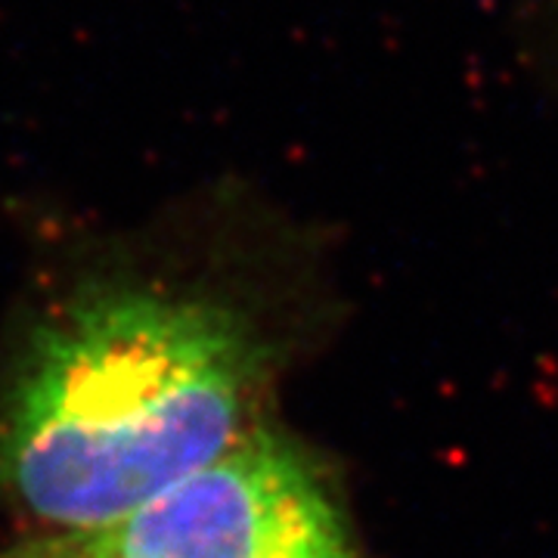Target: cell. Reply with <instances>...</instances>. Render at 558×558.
I'll return each mask as SVG.
<instances>
[{
  "label": "cell",
  "instance_id": "cell-2",
  "mask_svg": "<svg viewBox=\"0 0 558 558\" xmlns=\"http://www.w3.org/2000/svg\"><path fill=\"white\" fill-rule=\"evenodd\" d=\"M25 543L40 558H357L326 475L264 422L119 519Z\"/></svg>",
  "mask_w": 558,
  "mask_h": 558
},
{
  "label": "cell",
  "instance_id": "cell-3",
  "mask_svg": "<svg viewBox=\"0 0 558 558\" xmlns=\"http://www.w3.org/2000/svg\"><path fill=\"white\" fill-rule=\"evenodd\" d=\"M0 558H40L25 539H16L10 546H0Z\"/></svg>",
  "mask_w": 558,
  "mask_h": 558
},
{
  "label": "cell",
  "instance_id": "cell-1",
  "mask_svg": "<svg viewBox=\"0 0 558 558\" xmlns=\"http://www.w3.org/2000/svg\"><path fill=\"white\" fill-rule=\"evenodd\" d=\"M277 344L230 292L102 267L53 301L0 385V506L40 531L119 519L260 425Z\"/></svg>",
  "mask_w": 558,
  "mask_h": 558
}]
</instances>
